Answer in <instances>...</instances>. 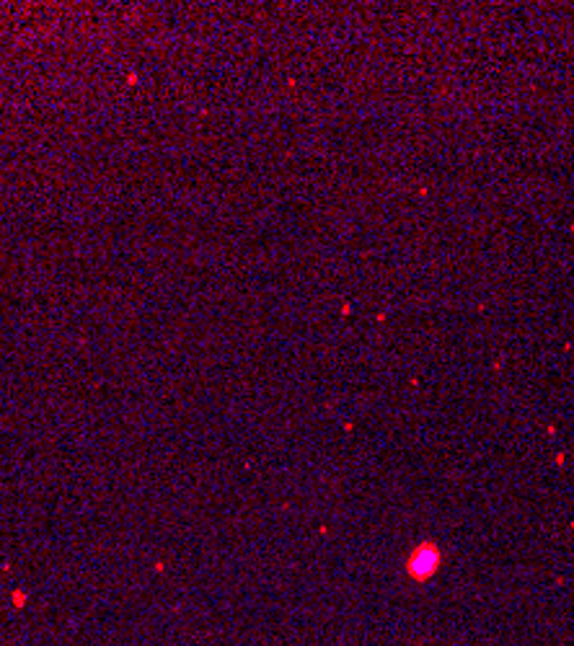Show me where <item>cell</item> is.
I'll return each instance as SVG.
<instances>
[{
    "mask_svg": "<svg viewBox=\"0 0 574 646\" xmlns=\"http://www.w3.org/2000/svg\"><path fill=\"white\" fill-rule=\"evenodd\" d=\"M440 566V551L432 544H425L417 548V553L410 559V574L417 580H427V576L438 572Z\"/></svg>",
    "mask_w": 574,
    "mask_h": 646,
    "instance_id": "1",
    "label": "cell"
}]
</instances>
